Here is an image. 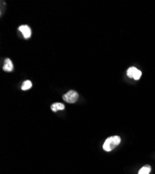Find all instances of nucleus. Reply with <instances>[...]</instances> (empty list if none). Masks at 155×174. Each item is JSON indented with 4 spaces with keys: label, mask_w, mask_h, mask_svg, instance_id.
<instances>
[{
    "label": "nucleus",
    "mask_w": 155,
    "mask_h": 174,
    "mask_svg": "<svg viewBox=\"0 0 155 174\" xmlns=\"http://www.w3.org/2000/svg\"><path fill=\"white\" fill-rule=\"evenodd\" d=\"M121 139L119 136H113L109 137L103 144V149L107 152H110L120 144Z\"/></svg>",
    "instance_id": "obj_1"
},
{
    "label": "nucleus",
    "mask_w": 155,
    "mask_h": 174,
    "mask_svg": "<svg viewBox=\"0 0 155 174\" xmlns=\"http://www.w3.org/2000/svg\"><path fill=\"white\" fill-rule=\"evenodd\" d=\"M79 98V94L77 91L70 90L65 95L63 96V99L68 103H75L76 102Z\"/></svg>",
    "instance_id": "obj_2"
},
{
    "label": "nucleus",
    "mask_w": 155,
    "mask_h": 174,
    "mask_svg": "<svg viewBox=\"0 0 155 174\" xmlns=\"http://www.w3.org/2000/svg\"><path fill=\"white\" fill-rule=\"evenodd\" d=\"M19 30L22 32L24 36V38H25V39H28V38H30V36L31 35V30L28 25H21L20 27H19Z\"/></svg>",
    "instance_id": "obj_3"
},
{
    "label": "nucleus",
    "mask_w": 155,
    "mask_h": 174,
    "mask_svg": "<svg viewBox=\"0 0 155 174\" xmlns=\"http://www.w3.org/2000/svg\"><path fill=\"white\" fill-rule=\"evenodd\" d=\"M13 69V65L11 60L10 59H6L4 61V65L3 70L6 72H11Z\"/></svg>",
    "instance_id": "obj_4"
},
{
    "label": "nucleus",
    "mask_w": 155,
    "mask_h": 174,
    "mask_svg": "<svg viewBox=\"0 0 155 174\" xmlns=\"http://www.w3.org/2000/svg\"><path fill=\"white\" fill-rule=\"evenodd\" d=\"M65 109V106L63 104L60 102H56L51 105V109L54 112H57L58 110H63Z\"/></svg>",
    "instance_id": "obj_5"
},
{
    "label": "nucleus",
    "mask_w": 155,
    "mask_h": 174,
    "mask_svg": "<svg viewBox=\"0 0 155 174\" xmlns=\"http://www.w3.org/2000/svg\"><path fill=\"white\" fill-rule=\"evenodd\" d=\"M151 169L152 168L150 165L146 164L140 169L139 171V174H150V171H151Z\"/></svg>",
    "instance_id": "obj_6"
},
{
    "label": "nucleus",
    "mask_w": 155,
    "mask_h": 174,
    "mask_svg": "<svg viewBox=\"0 0 155 174\" xmlns=\"http://www.w3.org/2000/svg\"><path fill=\"white\" fill-rule=\"evenodd\" d=\"M32 87V83L30 80H26L23 82L22 85V90L23 91H27L31 88Z\"/></svg>",
    "instance_id": "obj_7"
},
{
    "label": "nucleus",
    "mask_w": 155,
    "mask_h": 174,
    "mask_svg": "<svg viewBox=\"0 0 155 174\" xmlns=\"http://www.w3.org/2000/svg\"><path fill=\"white\" fill-rule=\"evenodd\" d=\"M137 70L138 69L136 68L130 67L127 70V76L130 77V78H133V76H134V75L136 72Z\"/></svg>",
    "instance_id": "obj_8"
},
{
    "label": "nucleus",
    "mask_w": 155,
    "mask_h": 174,
    "mask_svg": "<svg viewBox=\"0 0 155 174\" xmlns=\"http://www.w3.org/2000/svg\"><path fill=\"white\" fill-rule=\"evenodd\" d=\"M141 75H142V72H141V70H138L137 71H136V72L135 73L134 76H133V79H134L135 80H139V79L141 78Z\"/></svg>",
    "instance_id": "obj_9"
}]
</instances>
